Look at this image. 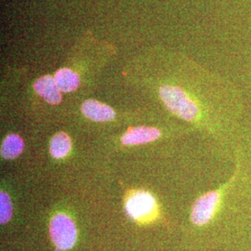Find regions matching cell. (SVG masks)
<instances>
[{
    "label": "cell",
    "mask_w": 251,
    "mask_h": 251,
    "mask_svg": "<svg viewBox=\"0 0 251 251\" xmlns=\"http://www.w3.org/2000/svg\"><path fill=\"white\" fill-rule=\"evenodd\" d=\"M72 143L69 136L64 132H59L51 139L50 150L55 158H63L69 152Z\"/></svg>",
    "instance_id": "9c48e42d"
},
{
    "label": "cell",
    "mask_w": 251,
    "mask_h": 251,
    "mask_svg": "<svg viewBox=\"0 0 251 251\" xmlns=\"http://www.w3.org/2000/svg\"><path fill=\"white\" fill-rule=\"evenodd\" d=\"M234 171L220 188L207 192L192 206L191 222L203 227L216 219L226 217L227 222L237 216H251V145L241 140L234 147Z\"/></svg>",
    "instance_id": "6da1fadb"
},
{
    "label": "cell",
    "mask_w": 251,
    "mask_h": 251,
    "mask_svg": "<svg viewBox=\"0 0 251 251\" xmlns=\"http://www.w3.org/2000/svg\"><path fill=\"white\" fill-rule=\"evenodd\" d=\"M161 130L152 126H138L129 128L123 135L121 142L125 145H139L156 141L161 137Z\"/></svg>",
    "instance_id": "277c9868"
},
{
    "label": "cell",
    "mask_w": 251,
    "mask_h": 251,
    "mask_svg": "<svg viewBox=\"0 0 251 251\" xmlns=\"http://www.w3.org/2000/svg\"><path fill=\"white\" fill-rule=\"evenodd\" d=\"M50 234L54 245L63 251L72 249L76 241V229L72 220L64 214L54 216L50 225Z\"/></svg>",
    "instance_id": "7a4b0ae2"
},
{
    "label": "cell",
    "mask_w": 251,
    "mask_h": 251,
    "mask_svg": "<svg viewBox=\"0 0 251 251\" xmlns=\"http://www.w3.org/2000/svg\"><path fill=\"white\" fill-rule=\"evenodd\" d=\"M12 205L9 195L6 192L0 193V224L5 225L11 219Z\"/></svg>",
    "instance_id": "30bf717a"
},
{
    "label": "cell",
    "mask_w": 251,
    "mask_h": 251,
    "mask_svg": "<svg viewBox=\"0 0 251 251\" xmlns=\"http://www.w3.org/2000/svg\"><path fill=\"white\" fill-rule=\"evenodd\" d=\"M34 89L50 104L56 105L62 101L61 90L51 75H47L39 77L34 84Z\"/></svg>",
    "instance_id": "8992f818"
},
{
    "label": "cell",
    "mask_w": 251,
    "mask_h": 251,
    "mask_svg": "<svg viewBox=\"0 0 251 251\" xmlns=\"http://www.w3.org/2000/svg\"><path fill=\"white\" fill-rule=\"evenodd\" d=\"M154 207V199L150 194L144 192L135 194L126 204V211L134 219L143 218L151 214Z\"/></svg>",
    "instance_id": "3957f363"
},
{
    "label": "cell",
    "mask_w": 251,
    "mask_h": 251,
    "mask_svg": "<svg viewBox=\"0 0 251 251\" xmlns=\"http://www.w3.org/2000/svg\"><path fill=\"white\" fill-rule=\"evenodd\" d=\"M54 78L59 90L62 92H72L80 85L79 75L69 68H61L55 73Z\"/></svg>",
    "instance_id": "52a82bcc"
},
{
    "label": "cell",
    "mask_w": 251,
    "mask_h": 251,
    "mask_svg": "<svg viewBox=\"0 0 251 251\" xmlns=\"http://www.w3.org/2000/svg\"><path fill=\"white\" fill-rule=\"evenodd\" d=\"M81 111L85 117L95 122H107L116 117V113L112 108L95 100H85Z\"/></svg>",
    "instance_id": "5b68a950"
},
{
    "label": "cell",
    "mask_w": 251,
    "mask_h": 251,
    "mask_svg": "<svg viewBox=\"0 0 251 251\" xmlns=\"http://www.w3.org/2000/svg\"><path fill=\"white\" fill-rule=\"evenodd\" d=\"M24 141L17 134H10L5 138L1 146V155L5 159H13L24 150Z\"/></svg>",
    "instance_id": "ba28073f"
}]
</instances>
